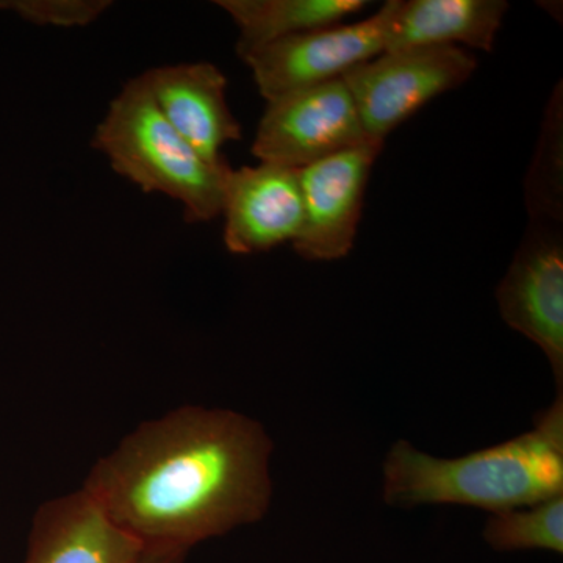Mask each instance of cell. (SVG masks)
<instances>
[{
  "label": "cell",
  "instance_id": "6",
  "mask_svg": "<svg viewBox=\"0 0 563 563\" xmlns=\"http://www.w3.org/2000/svg\"><path fill=\"white\" fill-rule=\"evenodd\" d=\"M368 141L350 88L336 79L266 102L252 154L298 172Z\"/></svg>",
  "mask_w": 563,
  "mask_h": 563
},
{
  "label": "cell",
  "instance_id": "12",
  "mask_svg": "<svg viewBox=\"0 0 563 563\" xmlns=\"http://www.w3.org/2000/svg\"><path fill=\"white\" fill-rule=\"evenodd\" d=\"M507 10L504 0H396L385 52L459 44L492 52Z\"/></svg>",
  "mask_w": 563,
  "mask_h": 563
},
{
  "label": "cell",
  "instance_id": "3",
  "mask_svg": "<svg viewBox=\"0 0 563 563\" xmlns=\"http://www.w3.org/2000/svg\"><path fill=\"white\" fill-rule=\"evenodd\" d=\"M92 147L144 192L168 196L188 222L221 217L231 166H213L163 117L143 77L129 80L96 128Z\"/></svg>",
  "mask_w": 563,
  "mask_h": 563
},
{
  "label": "cell",
  "instance_id": "10",
  "mask_svg": "<svg viewBox=\"0 0 563 563\" xmlns=\"http://www.w3.org/2000/svg\"><path fill=\"white\" fill-rule=\"evenodd\" d=\"M155 106L174 131L213 166L229 165L222 147L242 139L220 68L207 62L161 66L141 74Z\"/></svg>",
  "mask_w": 563,
  "mask_h": 563
},
{
  "label": "cell",
  "instance_id": "4",
  "mask_svg": "<svg viewBox=\"0 0 563 563\" xmlns=\"http://www.w3.org/2000/svg\"><path fill=\"white\" fill-rule=\"evenodd\" d=\"M477 60L462 47L428 46L384 52L342 77L369 140L384 143L432 99L465 84Z\"/></svg>",
  "mask_w": 563,
  "mask_h": 563
},
{
  "label": "cell",
  "instance_id": "8",
  "mask_svg": "<svg viewBox=\"0 0 563 563\" xmlns=\"http://www.w3.org/2000/svg\"><path fill=\"white\" fill-rule=\"evenodd\" d=\"M384 143L368 141L298 169L303 221L292 250L312 262L346 257L354 247L363 198Z\"/></svg>",
  "mask_w": 563,
  "mask_h": 563
},
{
  "label": "cell",
  "instance_id": "13",
  "mask_svg": "<svg viewBox=\"0 0 563 563\" xmlns=\"http://www.w3.org/2000/svg\"><path fill=\"white\" fill-rule=\"evenodd\" d=\"M239 29L240 58L276 41L342 24L368 5L365 0H218Z\"/></svg>",
  "mask_w": 563,
  "mask_h": 563
},
{
  "label": "cell",
  "instance_id": "2",
  "mask_svg": "<svg viewBox=\"0 0 563 563\" xmlns=\"http://www.w3.org/2000/svg\"><path fill=\"white\" fill-rule=\"evenodd\" d=\"M383 493L398 509L459 504L492 514L563 495V393L532 431L463 457H433L399 440L384 462Z\"/></svg>",
  "mask_w": 563,
  "mask_h": 563
},
{
  "label": "cell",
  "instance_id": "14",
  "mask_svg": "<svg viewBox=\"0 0 563 563\" xmlns=\"http://www.w3.org/2000/svg\"><path fill=\"white\" fill-rule=\"evenodd\" d=\"M485 542L496 551L544 550L563 553V495L529 509L493 514Z\"/></svg>",
  "mask_w": 563,
  "mask_h": 563
},
{
  "label": "cell",
  "instance_id": "15",
  "mask_svg": "<svg viewBox=\"0 0 563 563\" xmlns=\"http://www.w3.org/2000/svg\"><path fill=\"white\" fill-rule=\"evenodd\" d=\"M109 0H5L0 9L14 11L36 25L70 29L87 27L106 13Z\"/></svg>",
  "mask_w": 563,
  "mask_h": 563
},
{
  "label": "cell",
  "instance_id": "1",
  "mask_svg": "<svg viewBox=\"0 0 563 563\" xmlns=\"http://www.w3.org/2000/svg\"><path fill=\"white\" fill-rule=\"evenodd\" d=\"M272 453L261 422L185 406L129 433L92 466L81 490L143 547L188 551L265 517Z\"/></svg>",
  "mask_w": 563,
  "mask_h": 563
},
{
  "label": "cell",
  "instance_id": "9",
  "mask_svg": "<svg viewBox=\"0 0 563 563\" xmlns=\"http://www.w3.org/2000/svg\"><path fill=\"white\" fill-rule=\"evenodd\" d=\"M221 214L222 239L232 254H257L295 242L303 221L298 172L262 162L231 169Z\"/></svg>",
  "mask_w": 563,
  "mask_h": 563
},
{
  "label": "cell",
  "instance_id": "16",
  "mask_svg": "<svg viewBox=\"0 0 563 563\" xmlns=\"http://www.w3.org/2000/svg\"><path fill=\"white\" fill-rule=\"evenodd\" d=\"M187 550L174 547H144L136 563H181Z\"/></svg>",
  "mask_w": 563,
  "mask_h": 563
},
{
  "label": "cell",
  "instance_id": "7",
  "mask_svg": "<svg viewBox=\"0 0 563 563\" xmlns=\"http://www.w3.org/2000/svg\"><path fill=\"white\" fill-rule=\"evenodd\" d=\"M506 324L536 343L563 388V242L551 221L533 220L496 288Z\"/></svg>",
  "mask_w": 563,
  "mask_h": 563
},
{
  "label": "cell",
  "instance_id": "5",
  "mask_svg": "<svg viewBox=\"0 0 563 563\" xmlns=\"http://www.w3.org/2000/svg\"><path fill=\"white\" fill-rule=\"evenodd\" d=\"M395 3L388 0L368 20L317 29L244 55L262 98L272 102L342 79L347 70L379 57Z\"/></svg>",
  "mask_w": 563,
  "mask_h": 563
},
{
  "label": "cell",
  "instance_id": "11",
  "mask_svg": "<svg viewBox=\"0 0 563 563\" xmlns=\"http://www.w3.org/2000/svg\"><path fill=\"white\" fill-rule=\"evenodd\" d=\"M143 550L79 490L40 507L25 563H136Z\"/></svg>",
  "mask_w": 563,
  "mask_h": 563
}]
</instances>
